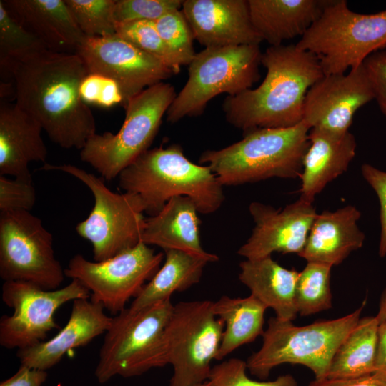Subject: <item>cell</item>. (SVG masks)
Returning <instances> with one entry per match:
<instances>
[{"mask_svg":"<svg viewBox=\"0 0 386 386\" xmlns=\"http://www.w3.org/2000/svg\"><path fill=\"white\" fill-rule=\"evenodd\" d=\"M4 83L13 89L14 103L64 149H81L96 134V121L80 96L89 73L76 53L37 50L0 64Z\"/></svg>","mask_w":386,"mask_h":386,"instance_id":"6da1fadb","label":"cell"},{"mask_svg":"<svg viewBox=\"0 0 386 386\" xmlns=\"http://www.w3.org/2000/svg\"><path fill=\"white\" fill-rule=\"evenodd\" d=\"M261 64L267 73L259 86L225 98L226 120L243 132L300 123L307 92L324 76L319 59L295 44H282L267 48Z\"/></svg>","mask_w":386,"mask_h":386,"instance_id":"7a4b0ae2","label":"cell"},{"mask_svg":"<svg viewBox=\"0 0 386 386\" xmlns=\"http://www.w3.org/2000/svg\"><path fill=\"white\" fill-rule=\"evenodd\" d=\"M118 177L120 189L137 194L150 217L174 197H190L198 212L205 214L219 209L225 199L212 169L191 162L177 144L147 150Z\"/></svg>","mask_w":386,"mask_h":386,"instance_id":"3957f363","label":"cell"},{"mask_svg":"<svg viewBox=\"0 0 386 386\" xmlns=\"http://www.w3.org/2000/svg\"><path fill=\"white\" fill-rule=\"evenodd\" d=\"M310 130L303 120L290 127L251 129L231 145L203 152L199 162L208 166L223 187L300 177Z\"/></svg>","mask_w":386,"mask_h":386,"instance_id":"277c9868","label":"cell"},{"mask_svg":"<svg viewBox=\"0 0 386 386\" xmlns=\"http://www.w3.org/2000/svg\"><path fill=\"white\" fill-rule=\"evenodd\" d=\"M365 305L366 300L344 317L304 326L276 317L269 318L262 335V347L246 361L247 370L252 375L265 380L275 367L298 364L308 367L315 380L325 379L335 352L360 320Z\"/></svg>","mask_w":386,"mask_h":386,"instance_id":"5b68a950","label":"cell"},{"mask_svg":"<svg viewBox=\"0 0 386 386\" xmlns=\"http://www.w3.org/2000/svg\"><path fill=\"white\" fill-rule=\"evenodd\" d=\"M173 308L168 299L138 310L125 308L113 317L94 372L98 382L116 375L139 376L167 365L165 330Z\"/></svg>","mask_w":386,"mask_h":386,"instance_id":"8992f818","label":"cell"},{"mask_svg":"<svg viewBox=\"0 0 386 386\" xmlns=\"http://www.w3.org/2000/svg\"><path fill=\"white\" fill-rule=\"evenodd\" d=\"M295 46L317 56L324 75L345 74L386 48V9L359 14L345 0L328 1Z\"/></svg>","mask_w":386,"mask_h":386,"instance_id":"52a82bcc","label":"cell"},{"mask_svg":"<svg viewBox=\"0 0 386 386\" xmlns=\"http://www.w3.org/2000/svg\"><path fill=\"white\" fill-rule=\"evenodd\" d=\"M176 96L174 87L164 81L142 91L128 102L124 121L117 133L91 136L81 149V159L107 181L119 176L149 149Z\"/></svg>","mask_w":386,"mask_h":386,"instance_id":"ba28073f","label":"cell"},{"mask_svg":"<svg viewBox=\"0 0 386 386\" xmlns=\"http://www.w3.org/2000/svg\"><path fill=\"white\" fill-rule=\"evenodd\" d=\"M259 45L204 48L188 65V79L167 112V121L176 123L197 117L214 97L236 96L259 79Z\"/></svg>","mask_w":386,"mask_h":386,"instance_id":"9c48e42d","label":"cell"},{"mask_svg":"<svg viewBox=\"0 0 386 386\" xmlns=\"http://www.w3.org/2000/svg\"><path fill=\"white\" fill-rule=\"evenodd\" d=\"M43 169L67 173L91 190L94 198V207L87 218L77 224L76 231L91 242L94 261L108 259L141 242L146 219L137 194L115 193L102 179L72 164L46 163Z\"/></svg>","mask_w":386,"mask_h":386,"instance_id":"30bf717a","label":"cell"},{"mask_svg":"<svg viewBox=\"0 0 386 386\" xmlns=\"http://www.w3.org/2000/svg\"><path fill=\"white\" fill-rule=\"evenodd\" d=\"M212 306L210 300L174 305L165 330L167 362L173 367L169 386H197L209 380L224 328Z\"/></svg>","mask_w":386,"mask_h":386,"instance_id":"8fae6325","label":"cell"},{"mask_svg":"<svg viewBox=\"0 0 386 386\" xmlns=\"http://www.w3.org/2000/svg\"><path fill=\"white\" fill-rule=\"evenodd\" d=\"M0 277L46 290L59 289L65 274L56 258L52 234L29 211L0 212Z\"/></svg>","mask_w":386,"mask_h":386,"instance_id":"7c38bea8","label":"cell"},{"mask_svg":"<svg viewBox=\"0 0 386 386\" xmlns=\"http://www.w3.org/2000/svg\"><path fill=\"white\" fill-rule=\"evenodd\" d=\"M164 254L142 241L136 246L102 262L74 255L65 276L80 281L91 292L90 299L117 315L135 298L159 269Z\"/></svg>","mask_w":386,"mask_h":386,"instance_id":"4fadbf2b","label":"cell"},{"mask_svg":"<svg viewBox=\"0 0 386 386\" xmlns=\"http://www.w3.org/2000/svg\"><path fill=\"white\" fill-rule=\"evenodd\" d=\"M90 297L89 290L77 279L54 290L26 282H4L1 299L14 312L1 317L0 345L19 350L44 341L49 332L59 328L54 315L61 305Z\"/></svg>","mask_w":386,"mask_h":386,"instance_id":"5bb4252c","label":"cell"},{"mask_svg":"<svg viewBox=\"0 0 386 386\" xmlns=\"http://www.w3.org/2000/svg\"><path fill=\"white\" fill-rule=\"evenodd\" d=\"M76 53L82 58L89 73L104 75L117 82L124 108L147 88L175 75L162 61L116 34L86 37Z\"/></svg>","mask_w":386,"mask_h":386,"instance_id":"9a60e30c","label":"cell"},{"mask_svg":"<svg viewBox=\"0 0 386 386\" xmlns=\"http://www.w3.org/2000/svg\"><path fill=\"white\" fill-rule=\"evenodd\" d=\"M375 99L364 63L347 74L324 75L307 92L303 121L310 127L341 136L349 132L355 112Z\"/></svg>","mask_w":386,"mask_h":386,"instance_id":"2e32d148","label":"cell"},{"mask_svg":"<svg viewBox=\"0 0 386 386\" xmlns=\"http://www.w3.org/2000/svg\"><path fill=\"white\" fill-rule=\"evenodd\" d=\"M254 227L237 254L247 259L272 256L273 252L295 253L303 250L317 213L312 204L301 199L283 209L253 202L249 206Z\"/></svg>","mask_w":386,"mask_h":386,"instance_id":"e0dca14e","label":"cell"},{"mask_svg":"<svg viewBox=\"0 0 386 386\" xmlns=\"http://www.w3.org/2000/svg\"><path fill=\"white\" fill-rule=\"evenodd\" d=\"M182 11L194 39L204 48L263 41L252 24L248 0H185Z\"/></svg>","mask_w":386,"mask_h":386,"instance_id":"ac0fdd59","label":"cell"},{"mask_svg":"<svg viewBox=\"0 0 386 386\" xmlns=\"http://www.w3.org/2000/svg\"><path fill=\"white\" fill-rule=\"evenodd\" d=\"M104 310L102 304L91 299L74 300L66 324L56 335L17 350L20 365L44 370L53 367L69 351L85 346L106 332L112 317L107 316Z\"/></svg>","mask_w":386,"mask_h":386,"instance_id":"d6986e66","label":"cell"},{"mask_svg":"<svg viewBox=\"0 0 386 386\" xmlns=\"http://www.w3.org/2000/svg\"><path fill=\"white\" fill-rule=\"evenodd\" d=\"M9 15L36 36L46 49L76 53L86 36L65 0H3Z\"/></svg>","mask_w":386,"mask_h":386,"instance_id":"ffe728a7","label":"cell"},{"mask_svg":"<svg viewBox=\"0 0 386 386\" xmlns=\"http://www.w3.org/2000/svg\"><path fill=\"white\" fill-rule=\"evenodd\" d=\"M40 124L15 103L0 101V175L32 179L31 162H45Z\"/></svg>","mask_w":386,"mask_h":386,"instance_id":"44dd1931","label":"cell"},{"mask_svg":"<svg viewBox=\"0 0 386 386\" xmlns=\"http://www.w3.org/2000/svg\"><path fill=\"white\" fill-rule=\"evenodd\" d=\"M360 217L361 212L352 205L317 214L298 256L307 262L332 267L341 264L363 246L365 235L357 225Z\"/></svg>","mask_w":386,"mask_h":386,"instance_id":"7402d4cb","label":"cell"},{"mask_svg":"<svg viewBox=\"0 0 386 386\" xmlns=\"http://www.w3.org/2000/svg\"><path fill=\"white\" fill-rule=\"evenodd\" d=\"M195 202L189 197L169 199L157 214L146 219L141 241L164 251L181 250L204 258L209 262L219 260L217 254L206 252L199 235L201 220Z\"/></svg>","mask_w":386,"mask_h":386,"instance_id":"603a6c76","label":"cell"},{"mask_svg":"<svg viewBox=\"0 0 386 386\" xmlns=\"http://www.w3.org/2000/svg\"><path fill=\"white\" fill-rule=\"evenodd\" d=\"M309 140L300 177V199L312 204L328 183L347 170L357 144L350 132L335 136L316 129H310Z\"/></svg>","mask_w":386,"mask_h":386,"instance_id":"cb8c5ba5","label":"cell"},{"mask_svg":"<svg viewBox=\"0 0 386 386\" xmlns=\"http://www.w3.org/2000/svg\"><path fill=\"white\" fill-rule=\"evenodd\" d=\"M328 1L248 0L252 24L262 41L279 46L301 37L320 16Z\"/></svg>","mask_w":386,"mask_h":386,"instance_id":"d4e9b609","label":"cell"},{"mask_svg":"<svg viewBox=\"0 0 386 386\" xmlns=\"http://www.w3.org/2000/svg\"><path fill=\"white\" fill-rule=\"evenodd\" d=\"M239 281L251 295L273 309L276 317L292 321L297 315L295 306V285L298 272L287 269L267 256L247 259L239 264Z\"/></svg>","mask_w":386,"mask_h":386,"instance_id":"484cf974","label":"cell"},{"mask_svg":"<svg viewBox=\"0 0 386 386\" xmlns=\"http://www.w3.org/2000/svg\"><path fill=\"white\" fill-rule=\"evenodd\" d=\"M267 309L252 295L246 297L222 296L213 302L214 314L224 322L225 327L217 360H222L237 348L263 335Z\"/></svg>","mask_w":386,"mask_h":386,"instance_id":"4316f807","label":"cell"},{"mask_svg":"<svg viewBox=\"0 0 386 386\" xmlns=\"http://www.w3.org/2000/svg\"><path fill=\"white\" fill-rule=\"evenodd\" d=\"M165 261L153 277L134 299L130 308L141 309L165 300L173 293L184 292L197 284L209 262L177 249L164 251Z\"/></svg>","mask_w":386,"mask_h":386,"instance_id":"83f0119b","label":"cell"},{"mask_svg":"<svg viewBox=\"0 0 386 386\" xmlns=\"http://www.w3.org/2000/svg\"><path fill=\"white\" fill-rule=\"evenodd\" d=\"M378 325L375 317L360 319L335 352L326 378L350 380L373 375Z\"/></svg>","mask_w":386,"mask_h":386,"instance_id":"f1b7e54d","label":"cell"},{"mask_svg":"<svg viewBox=\"0 0 386 386\" xmlns=\"http://www.w3.org/2000/svg\"><path fill=\"white\" fill-rule=\"evenodd\" d=\"M332 267L308 262L302 271L298 272L295 296L297 314L307 316L332 308Z\"/></svg>","mask_w":386,"mask_h":386,"instance_id":"f546056e","label":"cell"},{"mask_svg":"<svg viewBox=\"0 0 386 386\" xmlns=\"http://www.w3.org/2000/svg\"><path fill=\"white\" fill-rule=\"evenodd\" d=\"M116 35L159 59L175 74L180 71L181 64L162 39L154 21H134L116 23Z\"/></svg>","mask_w":386,"mask_h":386,"instance_id":"4dcf8cb0","label":"cell"},{"mask_svg":"<svg viewBox=\"0 0 386 386\" xmlns=\"http://www.w3.org/2000/svg\"><path fill=\"white\" fill-rule=\"evenodd\" d=\"M80 30L89 38L116 34V0H65Z\"/></svg>","mask_w":386,"mask_h":386,"instance_id":"1f68e13d","label":"cell"},{"mask_svg":"<svg viewBox=\"0 0 386 386\" xmlns=\"http://www.w3.org/2000/svg\"><path fill=\"white\" fill-rule=\"evenodd\" d=\"M162 39L182 66H188L196 53L194 34L182 9L170 11L154 21Z\"/></svg>","mask_w":386,"mask_h":386,"instance_id":"d6a6232c","label":"cell"},{"mask_svg":"<svg viewBox=\"0 0 386 386\" xmlns=\"http://www.w3.org/2000/svg\"><path fill=\"white\" fill-rule=\"evenodd\" d=\"M42 49L44 44L13 19L1 0L0 64Z\"/></svg>","mask_w":386,"mask_h":386,"instance_id":"836d02e7","label":"cell"},{"mask_svg":"<svg viewBox=\"0 0 386 386\" xmlns=\"http://www.w3.org/2000/svg\"><path fill=\"white\" fill-rule=\"evenodd\" d=\"M247 362L239 358H230L212 367L209 380L212 386H297L290 375L277 377L271 381L254 380L247 375Z\"/></svg>","mask_w":386,"mask_h":386,"instance_id":"e575fe53","label":"cell"},{"mask_svg":"<svg viewBox=\"0 0 386 386\" xmlns=\"http://www.w3.org/2000/svg\"><path fill=\"white\" fill-rule=\"evenodd\" d=\"M182 0H116L114 19L116 23L152 21L166 14L182 9Z\"/></svg>","mask_w":386,"mask_h":386,"instance_id":"d590c367","label":"cell"},{"mask_svg":"<svg viewBox=\"0 0 386 386\" xmlns=\"http://www.w3.org/2000/svg\"><path fill=\"white\" fill-rule=\"evenodd\" d=\"M80 96L86 104L104 108L117 104L123 106L124 99L117 82L104 75L89 73L80 86Z\"/></svg>","mask_w":386,"mask_h":386,"instance_id":"8d00e7d4","label":"cell"},{"mask_svg":"<svg viewBox=\"0 0 386 386\" xmlns=\"http://www.w3.org/2000/svg\"><path fill=\"white\" fill-rule=\"evenodd\" d=\"M36 202V191L32 179H11L0 175V212L29 211Z\"/></svg>","mask_w":386,"mask_h":386,"instance_id":"74e56055","label":"cell"},{"mask_svg":"<svg viewBox=\"0 0 386 386\" xmlns=\"http://www.w3.org/2000/svg\"><path fill=\"white\" fill-rule=\"evenodd\" d=\"M362 175L375 192L380 202V237L378 253L386 255V172L365 163L361 167Z\"/></svg>","mask_w":386,"mask_h":386,"instance_id":"f35d334b","label":"cell"},{"mask_svg":"<svg viewBox=\"0 0 386 386\" xmlns=\"http://www.w3.org/2000/svg\"><path fill=\"white\" fill-rule=\"evenodd\" d=\"M364 66L373 88L375 99L386 117V48L368 56Z\"/></svg>","mask_w":386,"mask_h":386,"instance_id":"ab89813d","label":"cell"},{"mask_svg":"<svg viewBox=\"0 0 386 386\" xmlns=\"http://www.w3.org/2000/svg\"><path fill=\"white\" fill-rule=\"evenodd\" d=\"M47 377L46 370L20 365L16 372L1 382L0 386H42Z\"/></svg>","mask_w":386,"mask_h":386,"instance_id":"60d3db41","label":"cell"},{"mask_svg":"<svg viewBox=\"0 0 386 386\" xmlns=\"http://www.w3.org/2000/svg\"><path fill=\"white\" fill-rule=\"evenodd\" d=\"M374 377L386 381V321L379 323Z\"/></svg>","mask_w":386,"mask_h":386,"instance_id":"b9f144b4","label":"cell"},{"mask_svg":"<svg viewBox=\"0 0 386 386\" xmlns=\"http://www.w3.org/2000/svg\"><path fill=\"white\" fill-rule=\"evenodd\" d=\"M308 386H386V381L373 375L350 380L314 379Z\"/></svg>","mask_w":386,"mask_h":386,"instance_id":"7bdbcfd3","label":"cell"},{"mask_svg":"<svg viewBox=\"0 0 386 386\" xmlns=\"http://www.w3.org/2000/svg\"><path fill=\"white\" fill-rule=\"evenodd\" d=\"M378 323L386 321V287L383 290L379 305V310L376 316H375Z\"/></svg>","mask_w":386,"mask_h":386,"instance_id":"ee69618b","label":"cell"},{"mask_svg":"<svg viewBox=\"0 0 386 386\" xmlns=\"http://www.w3.org/2000/svg\"><path fill=\"white\" fill-rule=\"evenodd\" d=\"M197 386H212V385L211 382L209 380H207L204 382V383L197 385Z\"/></svg>","mask_w":386,"mask_h":386,"instance_id":"f6af8a7d","label":"cell"}]
</instances>
